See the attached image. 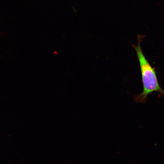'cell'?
<instances>
[{
    "instance_id": "obj_1",
    "label": "cell",
    "mask_w": 164,
    "mask_h": 164,
    "mask_svg": "<svg viewBox=\"0 0 164 164\" xmlns=\"http://www.w3.org/2000/svg\"><path fill=\"white\" fill-rule=\"evenodd\" d=\"M137 46H132L135 49L139 60L142 75L143 90L140 94L134 96L135 101L145 103L147 96L154 91L164 94V91L160 86L154 69L152 67L145 57L140 45V37L138 36Z\"/></svg>"
}]
</instances>
